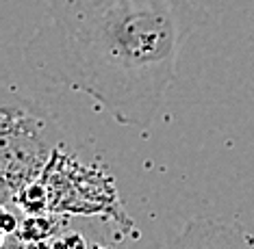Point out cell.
<instances>
[{
  "mask_svg": "<svg viewBox=\"0 0 254 249\" xmlns=\"http://www.w3.org/2000/svg\"><path fill=\"white\" fill-rule=\"evenodd\" d=\"M2 195L7 201L35 182L61 146L63 135L46 111L11 87H2Z\"/></svg>",
  "mask_w": 254,
  "mask_h": 249,
  "instance_id": "7a4b0ae2",
  "label": "cell"
},
{
  "mask_svg": "<svg viewBox=\"0 0 254 249\" xmlns=\"http://www.w3.org/2000/svg\"><path fill=\"white\" fill-rule=\"evenodd\" d=\"M2 249H11V247H9V245H7V243H4V245H2Z\"/></svg>",
  "mask_w": 254,
  "mask_h": 249,
  "instance_id": "277c9868",
  "label": "cell"
},
{
  "mask_svg": "<svg viewBox=\"0 0 254 249\" xmlns=\"http://www.w3.org/2000/svg\"><path fill=\"white\" fill-rule=\"evenodd\" d=\"M202 20L193 0H48L24 63L89 96L118 124L148 128L176 78L185 39Z\"/></svg>",
  "mask_w": 254,
  "mask_h": 249,
  "instance_id": "6da1fadb",
  "label": "cell"
},
{
  "mask_svg": "<svg viewBox=\"0 0 254 249\" xmlns=\"http://www.w3.org/2000/svg\"><path fill=\"white\" fill-rule=\"evenodd\" d=\"M176 249H254V239L219 221H193L178 239Z\"/></svg>",
  "mask_w": 254,
  "mask_h": 249,
  "instance_id": "3957f363",
  "label": "cell"
},
{
  "mask_svg": "<svg viewBox=\"0 0 254 249\" xmlns=\"http://www.w3.org/2000/svg\"><path fill=\"white\" fill-rule=\"evenodd\" d=\"M252 42H254V28H252Z\"/></svg>",
  "mask_w": 254,
  "mask_h": 249,
  "instance_id": "5b68a950",
  "label": "cell"
}]
</instances>
